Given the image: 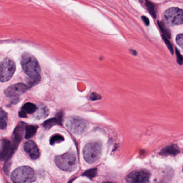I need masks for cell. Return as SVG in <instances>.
<instances>
[{"instance_id": "6da1fadb", "label": "cell", "mask_w": 183, "mask_h": 183, "mask_svg": "<svg viewBox=\"0 0 183 183\" xmlns=\"http://www.w3.org/2000/svg\"><path fill=\"white\" fill-rule=\"evenodd\" d=\"M21 65L23 71L28 76L29 78L39 82L41 80V69L34 56L29 53H24L21 59Z\"/></svg>"}, {"instance_id": "7a4b0ae2", "label": "cell", "mask_w": 183, "mask_h": 183, "mask_svg": "<svg viewBox=\"0 0 183 183\" xmlns=\"http://www.w3.org/2000/svg\"><path fill=\"white\" fill-rule=\"evenodd\" d=\"M14 183H32L36 181V176L34 170L29 166H21L15 169L11 175Z\"/></svg>"}, {"instance_id": "ffe728a7", "label": "cell", "mask_w": 183, "mask_h": 183, "mask_svg": "<svg viewBox=\"0 0 183 183\" xmlns=\"http://www.w3.org/2000/svg\"><path fill=\"white\" fill-rule=\"evenodd\" d=\"M146 5L148 11L149 12L151 16L155 18L156 17V9L155 5L148 0H146Z\"/></svg>"}, {"instance_id": "603a6c76", "label": "cell", "mask_w": 183, "mask_h": 183, "mask_svg": "<svg viewBox=\"0 0 183 183\" xmlns=\"http://www.w3.org/2000/svg\"><path fill=\"white\" fill-rule=\"evenodd\" d=\"M163 39L165 42V43L166 44V46L168 47L169 50L170 51V52L172 54L174 53V50H173V47H172V45L170 43V41L167 38L165 37V36L162 35Z\"/></svg>"}, {"instance_id": "52a82bcc", "label": "cell", "mask_w": 183, "mask_h": 183, "mask_svg": "<svg viewBox=\"0 0 183 183\" xmlns=\"http://www.w3.org/2000/svg\"><path fill=\"white\" fill-rule=\"evenodd\" d=\"M65 126L72 133L77 135L84 133L88 128L86 120L77 117L68 118L65 122Z\"/></svg>"}, {"instance_id": "7402d4cb", "label": "cell", "mask_w": 183, "mask_h": 183, "mask_svg": "<svg viewBox=\"0 0 183 183\" xmlns=\"http://www.w3.org/2000/svg\"><path fill=\"white\" fill-rule=\"evenodd\" d=\"M97 172V169H90L86 171V172H84V174H83V175L86 176L87 177L90 178V179H92L96 176Z\"/></svg>"}, {"instance_id": "30bf717a", "label": "cell", "mask_w": 183, "mask_h": 183, "mask_svg": "<svg viewBox=\"0 0 183 183\" xmlns=\"http://www.w3.org/2000/svg\"><path fill=\"white\" fill-rule=\"evenodd\" d=\"M13 154L9 140L7 139L1 140L0 144V161H10Z\"/></svg>"}, {"instance_id": "ba28073f", "label": "cell", "mask_w": 183, "mask_h": 183, "mask_svg": "<svg viewBox=\"0 0 183 183\" xmlns=\"http://www.w3.org/2000/svg\"><path fill=\"white\" fill-rule=\"evenodd\" d=\"M150 174L146 171H136L131 172L127 176L126 181L128 183H147L149 181Z\"/></svg>"}, {"instance_id": "5bb4252c", "label": "cell", "mask_w": 183, "mask_h": 183, "mask_svg": "<svg viewBox=\"0 0 183 183\" xmlns=\"http://www.w3.org/2000/svg\"><path fill=\"white\" fill-rule=\"evenodd\" d=\"M180 153V150L178 149L176 146L172 145V146H168L163 148L160 154L161 155L163 156H167V155H176Z\"/></svg>"}, {"instance_id": "f1b7e54d", "label": "cell", "mask_w": 183, "mask_h": 183, "mask_svg": "<svg viewBox=\"0 0 183 183\" xmlns=\"http://www.w3.org/2000/svg\"><path fill=\"white\" fill-rule=\"evenodd\" d=\"M19 116L20 117H22V118H26L27 117V115H26V113L22 110L19 113Z\"/></svg>"}, {"instance_id": "7c38bea8", "label": "cell", "mask_w": 183, "mask_h": 183, "mask_svg": "<svg viewBox=\"0 0 183 183\" xmlns=\"http://www.w3.org/2000/svg\"><path fill=\"white\" fill-rule=\"evenodd\" d=\"M23 131V126L21 125L18 126L14 130L13 143L11 144V150L13 153L16 150L19 144L21 142L22 139Z\"/></svg>"}, {"instance_id": "277c9868", "label": "cell", "mask_w": 183, "mask_h": 183, "mask_svg": "<svg viewBox=\"0 0 183 183\" xmlns=\"http://www.w3.org/2000/svg\"><path fill=\"white\" fill-rule=\"evenodd\" d=\"M102 144L99 142H92L87 144L83 149V156L85 161L90 164L98 160L102 153Z\"/></svg>"}, {"instance_id": "44dd1931", "label": "cell", "mask_w": 183, "mask_h": 183, "mask_svg": "<svg viewBox=\"0 0 183 183\" xmlns=\"http://www.w3.org/2000/svg\"><path fill=\"white\" fill-rule=\"evenodd\" d=\"M64 137L60 135H55L51 137L50 139V144L51 145H54L55 144L60 143L64 141Z\"/></svg>"}, {"instance_id": "d4e9b609", "label": "cell", "mask_w": 183, "mask_h": 183, "mask_svg": "<svg viewBox=\"0 0 183 183\" xmlns=\"http://www.w3.org/2000/svg\"><path fill=\"white\" fill-rule=\"evenodd\" d=\"M10 163L9 161H6V162L4 165V171L6 175H8L10 171Z\"/></svg>"}, {"instance_id": "4316f807", "label": "cell", "mask_w": 183, "mask_h": 183, "mask_svg": "<svg viewBox=\"0 0 183 183\" xmlns=\"http://www.w3.org/2000/svg\"><path fill=\"white\" fill-rule=\"evenodd\" d=\"M101 98V97L99 95L96 94L95 93H92V95L90 96V99L92 101H96V100H98Z\"/></svg>"}, {"instance_id": "8fae6325", "label": "cell", "mask_w": 183, "mask_h": 183, "mask_svg": "<svg viewBox=\"0 0 183 183\" xmlns=\"http://www.w3.org/2000/svg\"><path fill=\"white\" fill-rule=\"evenodd\" d=\"M24 149L32 159L36 160L39 157V150L36 143L33 141L29 140L25 142L24 145Z\"/></svg>"}, {"instance_id": "83f0119b", "label": "cell", "mask_w": 183, "mask_h": 183, "mask_svg": "<svg viewBox=\"0 0 183 183\" xmlns=\"http://www.w3.org/2000/svg\"><path fill=\"white\" fill-rule=\"evenodd\" d=\"M142 19L147 26H148L149 25V20L146 16H142Z\"/></svg>"}, {"instance_id": "f546056e", "label": "cell", "mask_w": 183, "mask_h": 183, "mask_svg": "<svg viewBox=\"0 0 183 183\" xmlns=\"http://www.w3.org/2000/svg\"><path fill=\"white\" fill-rule=\"evenodd\" d=\"M130 52L132 54H133V55H134V56L137 55V53L136 50H130Z\"/></svg>"}, {"instance_id": "3957f363", "label": "cell", "mask_w": 183, "mask_h": 183, "mask_svg": "<svg viewBox=\"0 0 183 183\" xmlns=\"http://www.w3.org/2000/svg\"><path fill=\"white\" fill-rule=\"evenodd\" d=\"M55 163L59 168L65 171H73L77 168V161L75 154L68 152L56 156Z\"/></svg>"}, {"instance_id": "e0dca14e", "label": "cell", "mask_w": 183, "mask_h": 183, "mask_svg": "<svg viewBox=\"0 0 183 183\" xmlns=\"http://www.w3.org/2000/svg\"><path fill=\"white\" fill-rule=\"evenodd\" d=\"M7 114L3 110L0 108V129H6L7 126Z\"/></svg>"}, {"instance_id": "484cf974", "label": "cell", "mask_w": 183, "mask_h": 183, "mask_svg": "<svg viewBox=\"0 0 183 183\" xmlns=\"http://www.w3.org/2000/svg\"><path fill=\"white\" fill-rule=\"evenodd\" d=\"M176 52L177 58L178 63V64H180V65H181L182 63H183V56L180 53V51L178 50L177 49H176Z\"/></svg>"}, {"instance_id": "cb8c5ba5", "label": "cell", "mask_w": 183, "mask_h": 183, "mask_svg": "<svg viewBox=\"0 0 183 183\" xmlns=\"http://www.w3.org/2000/svg\"><path fill=\"white\" fill-rule=\"evenodd\" d=\"M176 42L178 45L180 46L181 48H183V34H178L176 37Z\"/></svg>"}, {"instance_id": "9a60e30c", "label": "cell", "mask_w": 183, "mask_h": 183, "mask_svg": "<svg viewBox=\"0 0 183 183\" xmlns=\"http://www.w3.org/2000/svg\"><path fill=\"white\" fill-rule=\"evenodd\" d=\"M38 127L35 125H27L25 127V139H30L36 134Z\"/></svg>"}, {"instance_id": "d6986e66", "label": "cell", "mask_w": 183, "mask_h": 183, "mask_svg": "<svg viewBox=\"0 0 183 183\" xmlns=\"http://www.w3.org/2000/svg\"><path fill=\"white\" fill-rule=\"evenodd\" d=\"M158 25H159V28L161 29V32H162V35L165 36L168 39H170L171 38V34H170V31L169 30V29L166 27V25H165V23L162 22L158 21Z\"/></svg>"}, {"instance_id": "5b68a950", "label": "cell", "mask_w": 183, "mask_h": 183, "mask_svg": "<svg viewBox=\"0 0 183 183\" xmlns=\"http://www.w3.org/2000/svg\"><path fill=\"white\" fill-rule=\"evenodd\" d=\"M163 18L166 24L171 26L181 25L183 22V10L178 8H170L163 13Z\"/></svg>"}, {"instance_id": "9c48e42d", "label": "cell", "mask_w": 183, "mask_h": 183, "mask_svg": "<svg viewBox=\"0 0 183 183\" xmlns=\"http://www.w3.org/2000/svg\"><path fill=\"white\" fill-rule=\"evenodd\" d=\"M28 86L22 83L13 84L4 90V94L7 97H18L28 90Z\"/></svg>"}, {"instance_id": "2e32d148", "label": "cell", "mask_w": 183, "mask_h": 183, "mask_svg": "<svg viewBox=\"0 0 183 183\" xmlns=\"http://www.w3.org/2000/svg\"><path fill=\"white\" fill-rule=\"evenodd\" d=\"M37 110V107L36 105L33 103H27L25 104L22 108V110L26 114H32L36 112Z\"/></svg>"}, {"instance_id": "8992f818", "label": "cell", "mask_w": 183, "mask_h": 183, "mask_svg": "<svg viewBox=\"0 0 183 183\" xmlns=\"http://www.w3.org/2000/svg\"><path fill=\"white\" fill-rule=\"evenodd\" d=\"M16 71V64L13 60L6 58L0 62V82H6L10 80Z\"/></svg>"}, {"instance_id": "4fadbf2b", "label": "cell", "mask_w": 183, "mask_h": 183, "mask_svg": "<svg viewBox=\"0 0 183 183\" xmlns=\"http://www.w3.org/2000/svg\"><path fill=\"white\" fill-rule=\"evenodd\" d=\"M62 114L60 112V113L58 114L55 117L47 120L46 121H45L43 125L45 129H50L51 127H52L54 126L62 125Z\"/></svg>"}, {"instance_id": "ac0fdd59", "label": "cell", "mask_w": 183, "mask_h": 183, "mask_svg": "<svg viewBox=\"0 0 183 183\" xmlns=\"http://www.w3.org/2000/svg\"><path fill=\"white\" fill-rule=\"evenodd\" d=\"M35 117L38 119H41L46 117L48 115V110L46 107L44 106H41L38 110H36Z\"/></svg>"}]
</instances>
